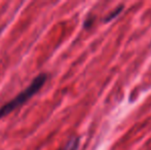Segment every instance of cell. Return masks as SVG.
<instances>
[{
  "label": "cell",
  "mask_w": 151,
  "mask_h": 150,
  "mask_svg": "<svg viewBox=\"0 0 151 150\" xmlns=\"http://www.w3.org/2000/svg\"><path fill=\"white\" fill-rule=\"evenodd\" d=\"M46 79H47L46 73H40V74H38L33 80H32V82L25 88V90H23L22 92L17 95L12 100L5 103V104L0 108V118L4 117V116H6L8 113L12 112L14 110H16L19 107L22 106L23 104H25V103H26L29 99H31L36 93L39 92V90L43 86V84L45 83Z\"/></svg>",
  "instance_id": "obj_1"
},
{
  "label": "cell",
  "mask_w": 151,
  "mask_h": 150,
  "mask_svg": "<svg viewBox=\"0 0 151 150\" xmlns=\"http://www.w3.org/2000/svg\"><path fill=\"white\" fill-rule=\"evenodd\" d=\"M79 138L78 137H74V138H71L64 147H62L60 150H78V147H79Z\"/></svg>",
  "instance_id": "obj_2"
},
{
  "label": "cell",
  "mask_w": 151,
  "mask_h": 150,
  "mask_svg": "<svg viewBox=\"0 0 151 150\" xmlns=\"http://www.w3.org/2000/svg\"><path fill=\"white\" fill-rule=\"evenodd\" d=\"M122 9H123V6L122 5L118 6V7L116 8V9L114 10V11H112L111 14H109V16H107V18L105 19V22H110V21L114 20V19H115L116 17H117L118 14H119L120 12L122 11Z\"/></svg>",
  "instance_id": "obj_3"
}]
</instances>
